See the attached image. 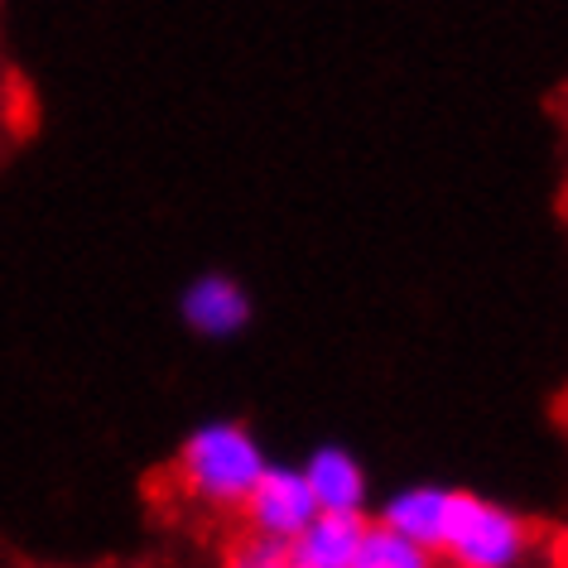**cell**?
I'll list each match as a JSON object with an SVG mask.
<instances>
[{
	"mask_svg": "<svg viewBox=\"0 0 568 568\" xmlns=\"http://www.w3.org/2000/svg\"><path fill=\"white\" fill-rule=\"evenodd\" d=\"M241 510H246L255 535H270V539H284V545H290V539L318 516V501L304 481V467L265 463V473L255 477V487H251L246 501H241Z\"/></svg>",
	"mask_w": 568,
	"mask_h": 568,
	"instance_id": "obj_3",
	"label": "cell"
},
{
	"mask_svg": "<svg viewBox=\"0 0 568 568\" xmlns=\"http://www.w3.org/2000/svg\"><path fill=\"white\" fill-rule=\"evenodd\" d=\"M241 568H290V545L284 539H270V535H255L251 530V549L236 554Z\"/></svg>",
	"mask_w": 568,
	"mask_h": 568,
	"instance_id": "obj_9",
	"label": "cell"
},
{
	"mask_svg": "<svg viewBox=\"0 0 568 568\" xmlns=\"http://www.w3.org/2000/svg\"><path fill=\"white\" fill-rule=\"evenodd\" d=\"M179 473L203 506L217 510H241V501L251 496L255 477L265 473V448L251 438V429H241L232 419H212L183 438L179 448Z\"/></svg>",
	"mask_w": 568,
	"mask_h": 568,
	"instance_id": "obj_1",
	"label": "cell"
},
{
	"mask_svg": "<svg viewBox=\"0 0 568 568\" xmlns=\"http://www.w3.org/2000/svg\"><path fill=\"white\" fill-rule=\"evenodd\" d=\"M179 314L197 337H207V343H232V337L251 328L255 304L232 275L207 270V275H197L189 290L179 294Z\"/></svg>",
	"mask_w": 568,
	"mask_h": 568,
	"instance_id": "obj_4",
	"label": "cell"
},
{
	"mask_svg": "<svg viewBox=\"0 0 568 568\" xmlns=\"http://www.w3.org/2000/svg\"><path fill=\"white\" fill-rule=\"evenodd\" d=\"M304 481H308V491H314L318 510H343V516H362L366 496H372V487H366V467L337 444L308 453Z\"/></svg>",
	"mask_w": 568,
	"mask_h": 568,
	"instance_id": "obj_7",
	"label": "cell"
},
{
	"mask_svg": "<svg viewBox=\"0 0 568 568\" xmlns=\"http://www.w3.org/2000/svg\"><path fill=\"white\" fill-rule=\"evenodd\" d=\"M366 520L343 510H318L300 535L290 539V568H357Z\"/></svg>",
	"mask_w": 568,
	"mask_h": 568,
	"instance_id": "obj_6",
	"label": "cell"
},
{
	"mask_svg": "<svg viewBox=\"0 0 568 568\" xmlns=\"http://www.w3.org/2000/svg\"><path fill=\"white\" fill-rule=\"evenodd\" d=\"M444 559L463 568H516L530 554V530L516 510L487 501V496H453V516L444 535Z\"/></svg>",
	"mask_w": 568,
	"mask_h": 568,
	"instance_id": "obj_2",
	"label": "cell"
},
{
	"mask_svg": "<svg viewBox=\"0 0 568 568\" xmlns=\"http://www.w3.org/2000/svg\"><path fill=\"white\" fill-rule=\"evenodd\" d=\"M434 554H424L419 545H409L400 530L390 525H366L362 545H357V568H429Z\"/></svg>",
	"mask_w": 568,
	"mask_h": 568,
	"instance_id": "obj_8",
	"label": "cell"
},
{
	"mask_svg": "<svg viewBox=\"0 0 568 568\" xmlns=\"http://www.w3.org/2000/svg\"><path fill=\"white\" fill-rule=\"evenodd\" d=\"M453 496L458 491H448V487H405L381 506V525L400 530L409 545H419L424 554L438 559L444 535H448V516H453Z\"/></svg>",
	"mask_w": 568,
	"mask_h": 568,
	"instance_id": "obj_5",
	"label": "cell"
}]
</instances>
